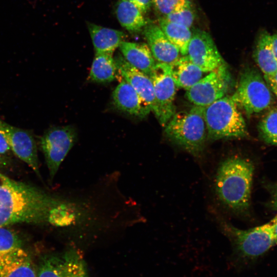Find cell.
I'll use <instances>...</instances> for the list:
<instances>
[{
    "instance_id": "obj_19",
    "label": "cell",
    "mask_w": 277,
    "mask_h": 277,
    "mask_svg": "<svg viewBox=\"0 0 277 277\" xmlns=\"http://www.w3.org/2000/svg\"><path fill=\"white\" fill-rule=\"evenodd\" d=\"M170 65L176 87L187 90L202 78L204 72L187 55L181 56Z\"/></svg>"
},
{
    "instance_id": "obj_13",
    "label": "cell",
    "mask_w": 277,
    "mask_h": 277,
    "mask_svg": "<svg viewBox=\"0 0 277 277\" xmlns=\"http://www.w3.org/2000/svg\"><path fill=\"white\" fill-rule=\"evenodd\" d=\"M114 59L118 73L132 86L157 118L159 107L153 85L150 77L129 64L121 55Z\"/></svg>"
},
{
    "instance_id": "obj_7",
    "label": "cell",
    "mask_w": 277,
    "mask_h": 277,
    "mask_svg": "<svg viewBox=\"0 0 277 277\" xmlns=\"http://www.w3.org/2000/svg\"><path fill=\"white\" fill-rule=\"evenodd\" d=\"M76 138V131L70 125L52 127L41 137V147L51 182L61 164L75 143Z\"/></svg>"
},
{
    "instance_id": "obj_30",
    "label": "cell",
    "mask_w": 277,
    "mask_h": 277,
    "mask_svg": "<svg viewBox=\"0 0 277 277\" xmlns=\"http://www.w3.org/2000/svg\"><path fill=\"white\" fill-rule=\"evenodd\" d=\"M264 79L270 88H277V71L271 77Z\"/></svg>"
},
{
    "instance_id": "obj_10",
    "label": "cell",
    "mask_w": 277,
    "mask_h": 277,
    "mask_svg": "<svg viewBox=\"0 0 277 277\" xmlns=\"http://www.w3.org/2000/svg\"><path fill=\"white\" fill-rule=\"evenodd\" d=\"M154 87L159 115L157 120L164 127L176 112L174 104L176 86L173 80L170 65L156 63L149 76Z\"/></svg>"
},
{
    "instance_id": "obj_14",
    "label": "cell",
    "mask_w": 277,
    "mask_h": 277,
    "mask_svg": "<svg viewBox=\"0 0 277 277\" xmlns=\"http://www.w3.org/2000/svg\"><path fill=\"white\" fill-rule=\"evenodd\" d=\"M144 34L157 63L170 65L181 56L179 49L167 38L159 25L147 23Z\"/></svg>"
},
{
    "instance_id": "obj_27",
    "label": "cell",
    "mask_w": 277,
    "mask_h": 277,
    "mask_svg": "<svg viewBox=\"0 0 277 277\" xmlns=\"http://www.w3.org/2000/svg\"><path fill=\"white\" fill-rule=\"evenodd\" d=\"M156 11L163 16L191 3L189 0H151Z\"/></svg>"
},
{
    "instance_id": "obj_8",
    "label": "cell",
    "mask_w": 277,
    "mask_h": 277,
    "mask_svg": "<svg viewBox=\"0 0 277 277\" xmlns=\"http://www.w3.org/2000/svg\"><path fill=\"white\" fill-rule=\"evenodd\" d=\"M231 83L230 74L225 64L187 90L186 96L194 105L205 107L225 96Z\"/></svg>"
},
{
    "instance_id": "obj_4",
    "label": "cell",
    "mask_w": 277,
    "mask_h": 277,
    "mask_svg": "<svg viewBox=\"0 0 277 277\" xmlns=\"http://www.w3.org/2000/svg\"><path fill=\"white\" fill-rule=\"evenodd\" d=\"M207 138H239L248 135L245 121L231 96H224L204 108Z\"/></svg>"
},
{
    "instance_id": "obj_33",
    "label": "cell",
    "mask_w": 277,
    "mask_h": 277,
    "mask_svg": "<svg viewBox=\"0 0 277 277\" xmlns=\"http://www.w3.org/2000/svg\"><path fill=\"white\" fill-rule=\"evenodd\" d=\"M8 157L0 154V169L6 166L8 164Z\"/></svg>"
},
{
    "instance_id": "obj_6",
    "label": "cell",
    "mask_w": 277,
    "mask_h": 277,
    "mask_svg": "<svg viewBox=\"0 0 277 277\" xmlns=\"http://www.w3.org/2000/svg\"><path fill=\"white\" fill-rule=\"evenodd\" d=\"M224 233L230 238L237 254L243 258L259 256L276 245L270 222L252 228L242 230L222 222Z\"/></svg>"
},
{
    "instance_id": "obj_3",
    "label": "cell",
    "mask_w": 277,
    "mask_h": 277,
    "mask_svg": "<svg viewBox=\"0 0 277 277\" xmlns=\"http://www.w3.org/2000/svg\"><path fill=\"white\" fill-rule=\"evenodd\" d=\"M204 108L194 105L188 111L176 112L164 127L171 142L196 157L202 154L207 138Z\"/></svg>"
},
{
    "instance_id": "obj_16",
    "label": "cell",
    "mask_w": 277,
    "mask_h": 277,
    "mask_svg": "<svg viewBox=\"0 0 277 277\" xmlns=\"http://www.w3.org/2000/svg\"><path fill=\"white\" fill-rule=\"evenodd\" d=\"M35 265L22 248L0 255V277H37Z\"/></svg>"
},
{
    "instance_id": "obj_2",
    "label": "cell",
    "mask_w": 277,
    "mask_h": 277,
    "mask_svg": "<svg viewBox=\"0 0 277 277\" xmlns=\"http://www.w3.org/2000/svg\"><path fill=\"white\" fill-rule=\"evenodd\" d=\"M253 171L250 161L238 156L227 158L218 167L216 194L222 204L234 213H245L249 209Z\"/></svg>"
},
{
    "instance_id": "obj_24",
    "label": "cell",
    "mask_w": 277,
    "mask_h": 277,
    "mask_svg": "<svg viewBox=\"0 0 277 277\" xmlns=\"http://www.w3.org/2000/svg\"><path fill=\"white\" fill-rule=\"evenodd\" d=\"M258 131L264 142L277 145V108L269 109L259 123Z\"/></svg>"
},
{
    "instance_id": "obj_18",
    "label": "cell",
    "mask_w": 277,
    "mask_h": 277,
    "mask_svg": "<svg viewBox=\"0 0 277 277\" xmlns=\"http://www.w3.org/2000/svg\"><path fill=\"white\" fill-rule=\"evenodd\" d=\"M87 27L95 52L113 53L126 37L122 31L88 23Z\"/></svg>"
},
{
    "instance_id": "obj_9",
    "label": "cell",
    "mask_w": 277,
    "mask_h": 277,
    "mask_svg": "<svg viewBox=\"0 0 277 277\" xmlns=\"http://www.w3.org/2000/svg\"><path fill=\"white\" fill-rule=\"evenodd\" d=\"M37 277H88V274L82 256L74 249H69L61 254L43 256Z\"/></svg>"
},
{
    "instance_id": "obj_35",
    "label": "cell",
    "mask_w": 277,
    "mask_h": 277,
    "mask_svg": "<svg viewBox=\"0 0 277 277\" xmlns=\"http://www.w3.org/2000/svg\"><path fill=\"white\" fill-rule=\"evenodd\" d=\"M270 89L272 92L275 94V96L277 98V88H270Z\"/></svg>"
},
{
    "instance_id": "obj_29",
    "label": "cell",
    "mask_w": 277,
    "mask_h": 277,
    "mask_svg": "<svg viewBox=\"0 0 277 277\" xmlns=\"http://www.w3.org/2000/svg\"><path fill=\"white\" fill-rule=\"evenodd\" d=\"M11 151L5 136L0 131V154L7 156Z\"/></svg>"
},
{
    "instance_id": "obj_34",
    "label": "cell",
    "mask_w": 277,
    "mask_h": 277,
    "mask_svg": "<svg viewBox=\"0 0 277 277\" xmlns=\"http://www.w3.org/2000/svg\"><path fill=\"white\" fill-rule=\"evenodd\" d=\"M273 202L274 206H275V207L277 208V188L275 189V190H274V194H273Z\"/></svg>"
},
{
    "instance_id": "obj_11",
    "label": "cell",
    "mask_w": 277,
    "mask_h": 277,
    "mask_svg": "<svg viewBox=\"0 0 277 277\" xmlns=\"http://www.w3.org/2000/svg\"><path fill=\"white\" fill-rule=\"evenodd\" d=\"M187 55L204 72H210L226 64L210 35L200 29L192 31Z\"/></svg>"
},
{
    "instance_id": "obj_32",
    "label": "cell",
    "mask_w": 277,
    "mask_h": 277,
    "mask_svg": "<svg viewBox=\"0 0 277 277\" xmlns=\"http://www.w3.org/2000/svg\"><path fill=\"white\" fill-rule=\"evenodd\" d=\"M273 235L277 243V214L270 222Z\"/></svg>"
},
{
    "instance_id": "obj_12",
    "label": "cell",
    "mask_w": 277,
    "mask_h": 277,
    "mask_svg": "<svg viewBox=\"0 0 277 277\" xmlns=\"http://www.w3.org/2000/svg\"><path fill=\"white\" fill-rule=\"evenodd\" d=\"M0 131L5 136L13 153L41 177L37 147L32 134L1 120Z\"/></svg>"
},
{
    "instance_id": "obj_25",
    "label": "cell",
    "mask_w": 277,
    "mask_h": 277,
    "mask_svg": "<svg viewBox=\"0 0 277 277\" xmlns=\"http://www.w3.org/2000/svg\"><path fill=\"white\" fill-rule=\"evenodd\" d=\"M22 248V241L16 232L6 226L0 227V255Z\"/></svg>"
},
{
    "instance_id": "obj_23",
    "label": "cell",
    "mask_w": 277,
    "mask_h": 277,
    "mask_svg": "<svg viewBox=\"0 0 277 277\" xmlns=\"http://www.w3.org/2000/svg\"><path fill=\"white\" fill-rule=\"evenodd\" d=\"M159 26L167 37L180 50L181 55H186L189 43L192 35L190 28L183 25L167 21L162 17Z\"/></svg>"
},
{
    "instance_id": "obj_15",
    "label": "cell",
    "mask_w": 277,
    "mask_h": 277,
    "mask_svg": "<svg viewBox=\"0 0 277 277\" xmlns=\"http://www.w3.org/2000/svg\"><path fill=\"white\" fill-rule=\"evenodd\" d=\"M112 100L116 108L132 116L144 117L151 111L132 86L124 79L114 90Z\"/></svg>"
},
{
    "instance_id": "obj_21",
    "label": "cell",
    "mask_w": 277,
    "mask_h": 277,
    "mask_svg": "<svg viewBox=\"0 0 277 277\" xmlns=\"http://www.w3.org/2000/svg\"><path fill=\"white\" fill-rule=\"evenodd\" d=\"M113 53L95 52L89 78L98 83H107L113 81L118 73L117 68Z\"/></svg>"
},
{
    "instance_id": "obj_22",
    "label": "cell",
    "mask_w": 277,
    "mask_h": 277,
    "mask_svg": "<svg viewBox=\"0 0 277 277\" xmlns=\"http://www.w3.org/2000/svg\"><path fill=\"white\" fill-rule=\"evenodd\" d=\"M116 15L121 26L130 33H137L147 24L143 13L128 0H118Z\"/></svg>"
},
{
    "instance_id": "obj_5",
    "label": "cell",
    "mask_w": 277,
    "mask_h": 277,
    "mask_svg": "<svg viewBox=\"0 0 277 277\" xmlns=\"http://www.w3.org/2000/svg\"><path fill=\"white\" fill-rule=\"evenodd\" d=\"M272 91L256 69L247 67L241 73L236 89L231 96L247 115L268 109L273 103Z\"/></svg>"
},
{
    "instance_id": "obj_28",
    "label": "cell",
    "mask_w": 277,
    "mask_h": 277,
    "mask_svg": "<svg viewBox=\"0 0 277 277\" xmlns=\"http://www.w3.org/2000/svg\"><path fill=\"white\" fill-rule=\"evenodd\" d=\"M134 5L143 13H146L150 9L151 0H128Z\"/></svg>"
},
{
    "instance_id": "obj_26",
    "label": "cell",
    "mask_w": 277,
    "mask_h": 277,
    "mask_svg": "<svg viewBox=\"0 0 277 277\" xmlns=\"http://www.w3.org/2000/svg\"><path fill=\"white\" fill-rule=\"evenodd\" d=\"M163 17L170 22L181 24L190 28L194 21L195 13L190 3Z\"/></svg>"
},
{
    "instance_id": "obj_17",
    "label": "cell",
    "mask_w": 277,
    "mask_h": 277,
    "mask_svg": "<svg viewBox=\"0 0 277 277\" xmlns=\"http://www.w3.org/2000/svg\"><path fill=\"white\" fill-rule=\"evenodd\" d=\"M120 49L131 65L149 76L156 63L148 44L123 41Z\"/></svg>"
},
{
    "instance_id": "obj_20",
    "label": "cell",
    "mask_w": 277,
    "mask_h": 277,
    "mask_svg": "<svg viewBox=\"0 0 277 277\" xmlns=\"http://www.w3.org/2000/svg\"><path fill=\"white\" fill-rule=\"evenodd\" d=\"M271 35L265 30L262 31L253 52L254 60L264 74V78L271 77L277 71V60L271 46Z\"/></svg>"
},
{
    "instance_id": "obj_31",
    "label": "cell",
    "mask_w": 277,
    "mask_h": 277,
    "mask_svg": "<svg viewBox=\"0 0 277 277\" xmlns=\"http://www.w3.org/2000/svg\"><path fill=\"white\" fill-rule=\"evenodd\" d=\"M270 40L272 50L277 60V33L271 35Z\"/></svg>"
},
{
    "instance_id": "obj_1",
    "label": "cell",
    "mask_w": 277,
    "mask_h": 277,
    "mask_svg": "<svg viewBox=\"0 0 277 277\" xmlns=\"http://www.w3.org/2000/svg\"><path fill=\"white\" fill-rule=\"evenodd\" d=\"M60 202L43 190L11 179L0 173V227L48 222Z\"/></svg>"
}]
</instances>
